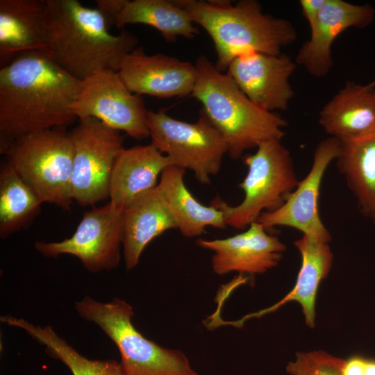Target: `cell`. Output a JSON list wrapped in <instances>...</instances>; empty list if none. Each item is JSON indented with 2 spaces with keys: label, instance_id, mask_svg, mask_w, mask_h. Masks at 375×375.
<instances>
[{
  "label": "cell",
  "instance_id": "cell-1",
  "mask_svg": "<svg viewBox=\"0 0 375 375\" xmlns=\"http://www.w3.org/2000/svg\"><path fill=\"white\" fill-rule=\"evenodd\" d=\"M81 83L46 52L23 53L1 67L0 140L73 124L78 118L72 106Z\"/></svg>",
  "mask_w": 375,
  "mask_h": 375
},
{
  "label": "cell",
  "instance_id": "cell-2",
  "mask_svg": "<svg viewBox=\"0 0 375 375\" xmlns=\"http://www.w3.org/2000/svg\"><path fill=\"white\" fill-rule=\"evenodd\" d=\"M47 53L63 70L83 81L102 71L117 72L123 58L138 47L127 31L110 33L97 8L77 0H46Z\"/></svg>",
  "mask_w": 375,
  "mask_h": 375
},
{
  "label": "cell",
  "instance_id": "cell-3",
  "mask_svg": "<svg viewBox=\"0 0 375 375\" xmlns=\"http://www.w3.org/2000/svg\"><path fill=\"white\" fill-rule=\"evenodd\" d=\"M174 1L210 35L217 56L215 65L222 72L240 55H278L297 38L291 22L264 13L256 0H241L235 4L227 0Z\"/></svg>",
  "mask_w": 375,
  "mask_h": 375
},
{
  "label": "cell",
  "instance_id": "cell-4",
  "mask_svg": "<svg viewBox=\"0 0 375 375\" xmlns=\"http://www.w3.org/2000/svg\"><path fill=\"white\" fill-rule=\"evenodd\" d=\"M195 66L197 79L191 95L225 140L231 158L239 159L267 140H282L288 126L284 118L252 102L204 55L197 58Z\"/></svg>",
  "mask_w": 375,
  "mask_h": 375
},
{
  "label": "cell",
  "instance_id": "cell-5",
  "mask_svg": "<svg viewBox=\"0 0 375 375\" xmlns=\"http://www.w3.org/2000/svg\"><path fill=\"white\" fill-rule=\"evenodd\" d=\"M75 309L116 344L124 375H199L183 352L164 348L135 328L133 309L124 300L115 297L104 303L85 296L75 303Z\"/></svg>",
  "mask_w": 375,
  "mask_h": 375
},
{
  "label": "cell",
  "instance_id": "cell-6",
  "mask_svg": "<svg viewBox=\"0 0 375 375\" xmlns=\"http://www.w3.org/2000/svg\"><path fill=\"white\" fill-rule=\"evenodd\" d=\"M0 152L43 203L69 210L74 147L65 128L0 140Z\"/></svg>",
  "mask_w": 375,
  "mask_h": 375
},
{
  "label": "cell",
  "instance_id": "cell-7",
  "mask_svg": "<svg viewBox=\"0 0 375 375\" xmlns=\"http://www.w3.org/2000/svg\"><path fill=\"white\" fill-rule=\"evenodd\" d=\"M244 162L247 173L239 184L244 192L243 200L234 206L219 197L210 203L222 211L226 226L238 230L246 229L262 212L282 206L299 182L293 158L281 140L261 143Z\"/></svg>",
  "mask_w": 375,
  "mask_h": 375
},
{
  "label": "cell",
  "instance_id": "cell-8",
  "mask_svg": "<svg viewBox=\"0 0 375 375\" xmlns=\"http://www.w3.org/2000/svg\"><path fill=\"white\" fill-rule=\"evenodd\" d=\"M194 123L169 116L165 109L149 111L147 124L151 144L169 159L172 165L193 172L196 179L209 184L228 153L226 142L200 110Z\"/></svg>",
  "mask_w": 375,
  "mask_h": 375
},
{
  "label": "cell",
  "instance_id": "cell-9",
  "mask_svg": "<svg viewBox=\"0 0 375 375\" xmlns=\"http://www.w3.org/2000/svg\"><path fill=\"white\" fill-rule=\"evenodd\" d=\"M69 133L74 147L72 199L81 206H94L109 198L110 176L124 148V138L92 117L78 119Z\"/></svg>",
  "mask_w": 375,
  "mask_h": 375
},
{
  "label": "cell",
  "instance_id": "cell-10",
  "mask_svg": "<svg viewBox=\"0 0 375 375\" xmlns=\"http://www.w3.org/2000/svg\"><path fill=\"white\" fill-rule=\"evenodd\" d=\"M72 109L78 119L95 118L135 140L149 137L144 101L127 88L117 72H98L82 81Z\"/></svg>",
  "mask_w": 375,
  "mask_h": 375
},
{
  "label": "cell",
  "instance_id": "cell-11",
  "mask_svg": "<svg viewBox=\"0 0 375 375\" xmlns=\"http://www.w3.org/2000/svg\"><path fill=\"white\" fill-rule=\"evenodd\" d=\"M123 212L110 202L85 211L70 238L60 242H35V249L46 257L74 256L91 273L114 269L121 258Z\"/></svg>",
  "mask_w": 375,
  "mask_h": 375
},
{
  "label": "cell",
  "instance_id": "cell-12",
  "mask_svg": "<svg viewBox=\"0 0 375 375\" xmlns=\"http://www.w3.org/2000/svg\"><path fill=\"white\" fill-rule=\"evenodd\" d=\"M340 146V142L332 137L319 142L307 175L282 206L262 212L256 222L267 231L275 226L291 227L310 238L329 243L331 235L319 217L318 201L324 175L330 163L335 160Z\"/></svg>",
  "mask_w": 375,
  "mask_h": 375
},
{
  "label": "cell",
  "instance_id": "cell-13",
  "mask_svg": "<svg viewBox=\"0 0 375 375\" xmlns=\"http://www.w3.org/2000/svg\"><path fill=\"white\" fill-rule=\"evenodd\" d=\"M296 68L285 53L249 52L235 58L226 74L252 102L274 112L288 109L294 95L290 78Z\"/></svg>",
  "mask_w": 375,
  "mask_h": 375
},
{
  "label": "cell",
  "instance_id": "cell-14",
  "mask_svg": "<svg viewBox=\"0 0 375 375\" xmlns=\"http://www.w3.org/2000/svg\"><path fill=\"white\" fill-rule=\"evenodd\" d=\"M117 72L131 92L163 99L191 95L197 79L195 65L162 53L147 55L142 46L123 58Z\"/></svg>",
  "mask_w": 375,
  "mask_h": 375
},
{
  "label": "cell",
  "instance_id": "cell-15",
  "mask_svg": "<svg viewBox=\"0 0 375 375\" xmlns=\"http://www.w3.org/2000/svg\"><path fill=\"white\" fill-rule=\"evenodd\" d=\"M375 10L369 3L325 0L310 36L299 50L295 62L315 77L327 75L333 65L331 47L337 37L349 28H363L372 23Z\"/></svg>",
  "mask_w": 375,
  "mask_h": 375
},
{
  "label": "cell",
  "instance_id": "cell-16",
  "mask_svg": "<svg viewBox=\"0 0 375 375\" xmlns=\"http://www.w3.org/2000/svg\"><path fill=\"white\" fill-rule=\"evenodd\" d=\"M247 228L224 239L197 240L199 246L213 252L212 268L215 274H262L278 265L285 245L258 222Z\"/></svg>",
  "mask_w": 375,
  "mask_h": 375
},
{
  "label": "cell",
  "instance_id": "cell-17",
  "mask_svg": "<svg viewBox=\"0 0 375 375\" xmlns=\"http://www.w3.org/2000/svg\"><path fill=\"white\" fill-rule=\"evenodd\" d=\"M318 123L340 142L375 134V81L366 84L347 82L322 107Z\"/></svg>",
  "mask_w": 375,
  "mask_h": 375
},
{
  "label": "cell",
  "instance_id": "cell-18",
  "mask_svg": "<svg viewBox=\"0 0 375 375\" xmlns=\"http://www.w3.org/2000/svg\"><path fill=\"white\" fill-rule=\"evenodd\" d=\"M172 163L151 143L124 148L112 171L109 202L124 211L130 204L158 185V177Z\"/></svg>",
  "mask_w": 375,
  "mask_h": 375
},
{
  "label": "cell",
  "instance_id": "cell-19",
  "mask_svg": "<svg viewBox=\"0 0 375 375\" xmlns=\"http://www.w3.org/2000/svg\"><path fill=\"white\" fill-rule=\"evenodd\" d=\"M46 0H0V65L28 52L47 53Z\"/></svg>",
  "mask_w": 375,
  "mask_h": 375
},
{
  "label": "cell",
  "instance_id": "cell-20",
  "mask_svg": "<svg viewBox=\"0 0 375 375\" xmlns=\"http://www.w3.org/2000/svg\"><path fill=\"white\" fill-rule=\"evenodd\" d=\"M172 228H176V225L158 185L130 204L122 215L126 269L138 265L144 249L153 239Z\"/></svg>",
  "mask_w": 375,
  "mask_h": 375
},
{
  "label": "cell",
  "instance_id": "cell-21",
  "mask_svg": "<svg viewBox=\"0 0 375 375\" xmlns=\"http://www.w3.org/2000/svg\"><path fill=\"white\" fill-rule=\"evenodd\" d=\"M294 244L301 254V266L293 289L276 304L245 316L236 324H242L249 318L274 312L285 303L294 301L301 306L307 325L311 328L315 326L317 292L319 283L331 270L333 253L328 243L319 242L303 235Z\"/></svg>",
  "mask_w": 375,
  "mask_h": 375
},
{
  "label": "cell",
  "instance_id": "cell-22",
  "mask_svg": "<svg viewBox=\"0 0 375 375\" xmlns=\"http://www.w3.org/2000/svg\"><path fill=\"white\" fill-rule=\"evenodd\" d=\"M185 169L168 166L158 184L176 228L183 235L194 238L203 233L208 226L224 229L226 224L222 210L199 202L185 185Z\"/></svg>",
  "mask_w": 375,
  "mask_h": 375
},
{
  "label": "cell",
  "instance_id": "cell-23",
  "mask_svg": "<svg viewBox=\"0 0 375 375\" xmlns=\"http://www.w3.org/2000/svg\"><path fill=\"white\" fill-rule=\"evenodd\" d=\"M335 160L360 212L375 226V134L340 142Z\"/></svg>",
  "mask_w": 375,
  "mask_h": 375
},
{
  "label": "cell",
  "instance_id": "cell-24",
  "mask_svg": "<svg viewBox=\"0 0 375 375\" xmlns=\"http://www.w3.org/2000/svg\"><path fill=\"white\" fill-rule=\"evenodd\" d=\"M129 24H142L160 32L167 42L178 37L192 39L199 34L187 10L167 0H128L116 27L122 28Z\"/></svg>",
  "mask_w": 375,
  "mask_h": 375
},
{
  "label": "cell",
  "instance_id": "cell-25",
  "mask_svg": "<svg viewBox=\"0 0 375 375\" xmlns=\"http://www.w3.org/2000/svg\"><path fill=\"white\" fill-rule=\"evenodd\" d=\"M42 203L4 159L0 165L1 238L28 227L40 213Z\"/></svg>",
  "mask_w": 375,
  "mask_h": 375
},
{
  "label": "cell",
  "instance_id": "cell-26",
  "mask_svg": "<svg viewBox=\"0 0 375 375\" xmlns=\"http://www.w3.org/2000/svg\"><path fill=\"white\" fill-rule=\"evenodd\" d=\"M11 326L24 330L45 347L47 353L64 363L73 375H124L115 360H91L79 353L50 326H42L23 318L12 317Z\"/></svg>",
  "mask_w": 375,
  "mask_h": 375
},
{
  "label": "cell",
  "instance_id": "cell-27",
  "mask_svg": "<svg viewBox=\"0 0 375 375\" xmlns=\"http://www.w3.org/2000/svg\"><path fill=\"white\" fill-rule=\"evenodd\" d=\"M345 362L322 350L299 352L286 369L290 375H343Z\"/></svg>",
  "mask_w": 375,
  "mask_h": 375
},
{
  "label": "cell",
  "instance_id": "cell-28",
  "mask_svg": "<svg viewBox=\"0 0 375 375\" xmlns=\"http://www.w3.org/2000/svg\"><path fill=\"white\" fill-rule=\"evenodd\" d=\"M128 0H97V8L103 16L108 28L116 26Z\"/></svg>",
  "mask_w": 375,
  "mask_h": 375
},
{
  "label": "cell",
  "instance_id": "cell-29",
  "mask_svg": "<svg viewBox=\"0 0 375 375\" xmlns=\"http://www.w3.org/2000/svg\"><path fill=\"white\" fill-rule=\"evenodd\" d=\"M325 0H300L302 14L307 19L310 28L317 21Z\"/></svg>",
  "mask_w": 375,
  "mask_h": 375
},
{
  "label": "cell",
  "instance_id": "cell-30",
  "mask_svg": "<svg viewBox=\"0 0 375 375\" xmlns=\"http://www.w3.org/2000/svg\"><path fill=\"white\" fill-rule=\"evenodd\" d=\"M366 359L360 357H353L346 360L343 375H364Z\"/></svg>",
  "mask_w": 375,
  "mask_h": 375
},
{
  "label": "cell",
  "instance_id": "cell-31",
  "mask_svg": "<svg viewBox=\"0 0 375 375\" xmlns=\"http://www.w3.org/2000/svg\"><path fill=\"white\" fill-rule=\"evenodd\" d=\"M364 375H375V361L366 360Z\"/></svg>",
  "mask_w": 375,
  "mask_h": 375
}]
</instances>
